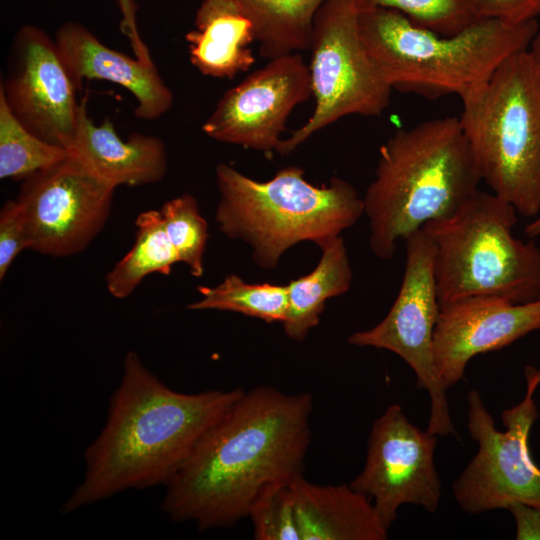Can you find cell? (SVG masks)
<instances>
[{"instance_id": "obj_1", "label": "cell", "mask_w": 540, "mask_h": 540, "mask_svg": "<svg viewBox=\"0 0 540 540\" xmlns=\"http://www.w3.org/2000/svg\"><path fill=\"white\" fill-rule=\"evenodd\" d=\"M313 398L262 385L240 398L206 431L165 487L162 511L199 531L230 528L275 484L303 475Z\"/></svg>"}, {"instance_id": "obj_2", "label": "cell", "mask_w": 540, "mask_h": 540, "mask_svg": "<svg viewBox=\"0 0 540 540\" xmlns=\"http://www.w3.org/2000/svg\"><path fill=\"white\" fill-rule=\"evenodd\" d=\"M242 388L175 391L129 351L105 424L84 453L82 481L62 504L69 514L121 492L167 486Z\"/></svg>"}, {"instance_id": "obj_3", "label": "cell", "mask_w": 540, "mask_h": 540, "mask_svg": "<svg viewBox=\"0 0 540 540\" xmlns=\"http://www.w3.org/2000/svg\"><path fill=\"white\" fill-rule=\"evenodd\" d=\"M481 181L459 118L395 132L379 149L375 177L363 197L372 252L391 259L399 240L454 213Z\"/></svg>"}, {"instance_id": "obj_4", "label": "cell", "mask_w": 540, "mask_h": 540, "mask_svg": "<svg viewBox=\"0 0 540 540\" xmlns=\"http://www.w3.org/2000/svg\"><path fill=\"white\" fill-rule=\"evenodd\" d=\"M538 28L536 20L477 19L456 34L442 35L394 10L358 13L362 43L387 84L429 99L474 93L506 59L529 49Z\"/></svg>"}, {"instance_id": "obj_5", "label": "cell", "mask_w": 540, "mask_h": 540, "mask_svg": "<svg viewBox=\"0 0 540 540\" xmlns=\"http://www.w3.org/2000/svg\"><path fill=\"white\" fill-rule=\"evenodd\" d=\"M216 184L219 230L246 242L264 269H274L282 254L299 242L321 247L364 214L363 198L349 182L333 177L328 185L315 186L299 166L282 168L260 182L219 163Z\"/></svg>"}, {"instance_id": "obj_6", "label": "cell", "mask_w": 540, "mask_h": 540, "mask_svg": "<svg viewBox=\"0 0 540 540\" xmlns=\"http://www.w3.org/2000/svg\"><path fill=\"white\" fill-rule=\"evenodd\" d=\"M517 214L507 201L478 189L454 213L421 228L436 247L440 306L472 296L540 299V248L514 236Z\"/></svg>"}, {"instance_id": "obj_7", "label": "cell", "mask_w": 540, "mask_h": 540, "mask_svg": "<svg viewBox=\"0 0 540 540\" xmlns=\"http://www.w3.org/2000/svg\"><path fill=\"white\" fill-rule=\"evenodd\" d=\"M460 125L481 180L518 214L540 213V91L529 50L461 99Z\"/></svg>"}, {"instance_id": "obj_8", "label": "cell", "mask_w": 540, "mask_h": 540, "mask_svg": "<svg viewBox=\"0 0 540 540\" xmlns=\"http://www.w3.org/2000/svg\"><path fill=\"white\" fill-rule=\"evenodd\" d=\"M524 376L523 399L501 414L505 431L496 428L481 394L474 389L468 393L467 429L478 450L452 485L454 499L465 513L506 509L515 502L540 507V468L529 447L531 428L539 417L534 396L540 367L525 366Z\"/></svg>"}, {"instance_id": "obj_9", "label": "cell", "mask_w": 540, "mask_h": 540, "mask_svg": "<svg viewBox=\"0 0 540 540\" xmlns=\"http://www.w3.org/2000/svg\"><path fill=\"white\" fill-rule=\"evenodd\" d=\"M308 66L315 107L299 129L276 148L291 153L314 133L348 115L379 116L392 88L369 57L351 0H326L314 18Z\"/></svg>"}, {"instance_id": "obj_10", "label": "cell", "mask_w": 540, "mask_h": 540, "mask_svg": "<svg viewBox=\"0 0 540 540\" xmlns=\"http://www.w3.org/2000/svg\"><path fill=\"white\" fill-rule=\"evenodd\" d=\"M406 260L398 295L387 315L374 327L351 334L347 341L358 347L393 352L413 370L418 388L430 398L427 431L457 436L433 356V337L441 306L435 279L436 247L420 229L405 240Z\"/></svg>"}, {"instance_id": "obj_11", "label": "cell", "mask_w": 540, "mask_h": 540, "mask_svg": "<svg viewBox=\"0 0 540 540\" xmlns=\"http://www.w3.org/2000/svg\"><path fill=\"white\" fill-rule=\"evenodd\" d=\"M115 189L71 155L23 179L16 201L28 249L58 258L85 250L109 218Z\"/></svg>"}, {"instance_id": "obj_12", "label": "cell", "mask_w": 540, "mask_h": 540, "mask_svg": "<svg viewBox=\"0 0 540 540\" xmlns=\"http://www.w3.org/2000/svg\"><path fill=\"white\" fill-rule=\"evenodd\" d=\"M437 440L411 423L399 404L374 421L364 467L350 486L371 499L388 530L405 504L437 511L442 496L434 461Z\"/></svg>"}, {"instance_id": "obj_13", "label": "cell", "mask_w": 540, "mask_h": 540, "mask_svg": "<svg viewBox=\"0 0 540 540\" xmlns=\"http://www.w3.org/2000/svg\"><path fill=\"white\" fill-rule=\"evenodd\" d=\"M78 89L56 41L37 26L20 27L10 46L0 93L21 124L68 151L80 105Z\"/></svg>"}, {"instance_id": "obj_14", "label": "cell", "mask_w": 540, "mask_h": 540, "mask_svg": "<svg viewBox=\"0 0 540 540\" xmlns=\"http://www.w3.org/2000/svg\"><path fill=\"white\" fill-rule=\"evenodd\" d=\"M312 95L309 68L298 53L270 59L228 89L202 125L218 142L276 150L293 109Z\"/></svg>"}, {"instance_id": "obj_15", "label": "cell", "mask_w": 540, "mask_h": 540, "mask_svg": "<svg viewBox=\"0 0 540 540\" xmlns=\"http://www.w3.org/2000/svg\"><path fill=\"white\" fill-rule=\"evenodd\" d=\"M540 330V299L513 303L472 296L441 306L433 337L438 378L448 389L464 379L469 361Z\"/></svg>"}, {"instance_id": "obj_16", "label": "cell", "mask_w": 540, "mask_h": 540, "mask_svg": "<svg viewBox=\"0 0 540 540\" xmlns=\"http://www.w3.org/2000/svg\"><path fill=\"white\" fill-rule=\"evenodd\" d=\"M55 41L78 88L84 79L120 85L134 96L135 115L143 120L158 119L171 109L172 91L153 62L131 58L106 46L74 21L57 29Z\"/></svg>"}, {"instance_id": "obj_17", "label": "cell", "mask_w": 540, "mask_h": 540, "mask_svg": "<svg viewBox=\"0 0 540 540\" xmlns=\"http://www.w3.org/2000/svg\"><path fill=\"white\" fill-rule=\"evenodd\" d=\"M86 104L84 97L69 155L114 187L154 184L165 177L167 152L160 138L134 132L124 140L109 118L97 125L88 115Z\"/></svg>"}, {"instance_id": "obj_18", "label": "cell", "mask_w": 540, "mask_h": 540, "mask_svg": "<svg viewBox=\"0 0 540 540\" xmlns=\"http://www.w3.org/2000/svg\"><path fill=\"white\" fill-rule=\"evenodd\" d=\"M301 540H385L388 529L372 501L350 484L291 483Z\"/></svg>"}, {"instance_id": "obj_19", "label": "cell", "mask_w": 540, "mask_h": 540, "mask_svg": "<svg viewBox=\"0 0 540 540\" xmlns=\"http://www.w3.org/2000/svg\"><path fill=\"white\" fill-rule=\"evenodd\" d=\"M195 29L185 35L193 66L213 78H233L246 71L255 57L253 25L230 0H202Z\"/></svg>"}, {"instance_id": "obj_20", "label": "cell", "mask_w": 540, "mask_h": 540, "mask_svg": "<svg viewBox=\"0 0 540 540\" xmlns=\"http://www.w3.org/2000/svg\"><path fill=\"white\" fill-rule=\"evenodd\" d=\"M320 248L322 256L315 269L286 285L287 308L282 323L286 336L295 341L304 340L318 325L327 299L344 294L351 286L352 269L342 237Z\"/></svg>"}, {"instance_id": "obj_21", "label": "cell", "mask_w": 540, "mask_h": 540, "mask_svg": "<svg viewBox=\"0 0 540 540\" xmlns=\"http://www.w3.org/2000/svg\"><path fill=\"white\" fill-rule=\"evenodd\" d=\"M252 23L261 56L310 48L314 18L326 0H230Z\"/></svg>"}, {"instance_id": "obj_22", "label": "cell", "mask_w": 540, "mask_h": 540, "mask_svg": "<svg viewBox=\"0 0 540 540\" xmlns=\"http://www.w3.org/2000/svg\"><path fill=\"white\" fill-rule=\"evenodd\" d=\"M135 225L136 237L132 248L106 276L107 289L117 299L130 296L152 273L169 274L172 266L179 262L159 210L140 213Z\"/></svg>"}, {"instance_id": "obj_23", "label": "cell", "mask_w": 540, "mask_h": 540, "mask_svg": "<svg viewBox=\"0 0 540 540\" xmlns=\"http://www.w3.org/2000/svg\"><path fill=\"white\" fill-rule=\"evenodd\" d=\"M201 298L187 306L191 310H222L241 313L266 322H283L287 308L286 285L251 284L228 275L214 287L200 286Z\"/></svg>"}, {"instance_id": "obj_24", "label": "cell", "mask_w": 540, "mask_h": 540, "mask_svg": "<svg viewBox=\"0 0 540 540\" xmlns=\"http://www.w3.org/2000/svg\"><path fill=\"white\" fill-rule=\"evenodd\" d=\"M62 146L30 132L13 115L0 93V178L23 180L67 158Z\"/></svg>"}, {"instance_id": "obj_25", "label": "cell", "mask_w": 540, "mask_h": 540, "mask_svg": "<svg viewBox=\"0 0 540 540\" xmlns=\"http://www.w3.org/2000/svg\"><path fill=\"white\" fill-rule=\"evenodd\" d=\"M159 211L179 262L184 263L193 276H202L208 227L199 212L196 198L183 194L166 201Z\"/></svg>"}, {"instance_id": "obj_26", "label": "cell", "mask_w": 540, "mask_h": 540, "mask_svg": "<svg viewBox=\"0 0 540 540\" xmlns=\"http://www.w3.org/2000/svg\"><path fill=\"white\" fill-rule=\"evenodd\" d=\"M357 12L397 11L412 23L442 35L456 34L477 20L466 0H351Z\"/></svg>"}, {"instance_id": "obj_27", "label": "cell", "mask_w": 540, "mask_h": 540, "mask_svg": "<svg viewBox=\"0 0 540 540\" xmlns=\"http://www.w3.org/2000/svg\"><path fill=\"white\" fill-rule=\"evenodd\" d=\"M291 483L272 485L253 502L248 517L255 539L301 540Z\"/></svg>"}, {"instance_id": "obj_28", "label": "cell", "mask_w": 540, "mask_h": 540, "mask_svg": "<svg viewBox=\"0 0 540 540\" xmlns=\"http://www.w3.org/2000/svg\"><path fill=\"white\" fill-rule=\"evenodd\" d=\"M28 249V238L22 210L15 200H8L0 211V279L21 251Z\"/></svg>"}, {"instance_id": "obj_29", "label": "cell", "mask_w": 540, "mask_h": 540, "mask_svg": "<svg viewBox=\"0 0 540 540\" xmlns=\"http://www.w3.org/2000/svg\"><path fill=\"white\" fill-rule=\"evenodd\" d=\"M477 19H494L512 24L536 20L540 0H466Z\"/></svg>"}, {"instance_id": "obj_30", "label": "cell", "mask_w": 540, "mask_h": 540, "mask_svg": "<svg viewBox=\"0 0 540 540\" xmlns=\"http://www.w3.org/2000/svg\"><path fill=\"white\" fill-rule=\"evenodd\" d=\"M121 12V31L128 37L134 56L146 63H152L149 50L142 40L136 22L137 4L135 0H117Z\"/></svg>"}, {"instance_id": "obj_31", "label": "cell", "mask_w": 540, "mask_h": 540, "mask_svg": "<svg viewBox=\"0 0 540 540\" xmlns=\"http://www.w3.org/2000/svg\"><path fill=\"white\" fill-rule=\"evenodd\" d=\"M506 510L515 520L517 540H540V507L515 502Z\"/></svg>"}, {"instance_id": "obj_32", "label": "cell", "mask_w": 540, "mask_h": 540, "mask_svg": "<svg viewBox=\"0 0 540 540\" xmlns=\"http://www.w3.org/2000/svg\"><path fill=\"white\" fill-rule=\"evenodd\" d=\"M529 53L532 58V62L534 65L537 83L540 91V27L538 28V31L536 32L534 38L531 41V44L529 46Z\"/></svg>"}, {"instance_id": "obj_33", "label": "cell", "mask_w": 540, "mask_h": 540, "mask_svg": "<svg viewBox=\"0 0 540 540\" xmlns=\"http://www.w3.org/2000/svg\"><path fill=\"white\" fill-rule=\"evenodd\" d=\"M524 232L530 238H535L540 235V213L526 225Z\"/></svg>"}]
</instances>
